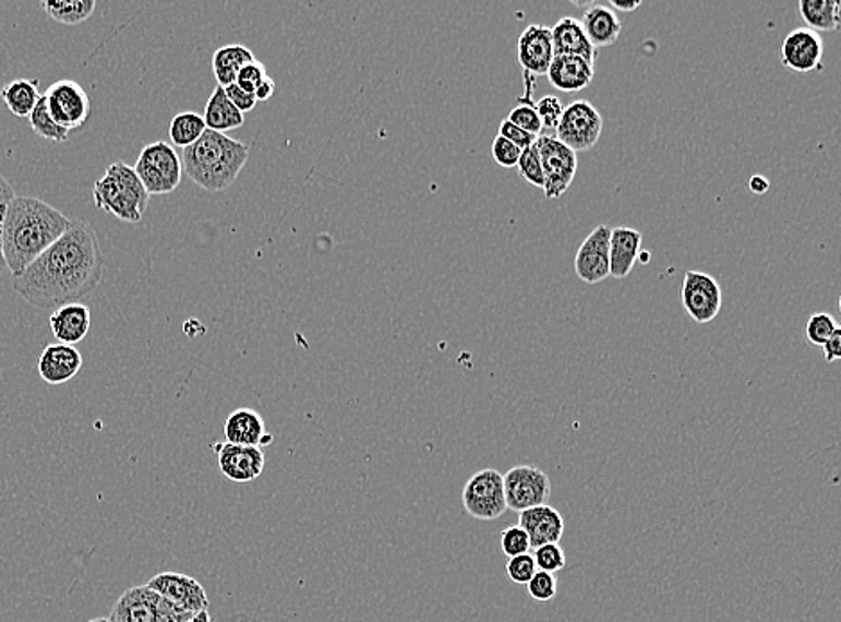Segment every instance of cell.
<instances>
[{
    "label": "cell",
    "mask_w": 841,
    "mask_h": 622,
    "mask_svg": "<svg viewBox=\"0 0 841 622\" xmlns=\"http://www.w3.org/2000/svg\"><path fill=\"white\" fill-rule=\"evenodd\" d=\"M501 549L508 558L519 557V554H526L531 549L529 543L528 533L517 524V526H509L501 533Z\"/></svg>",
    "instance_id": "cell-38"
},
{
    "label": "cell",
    "mask_w": 841,
    "mask_h": 622,
    "mask_svg": "<svg viewBox=\"0 0 841 622\" xmlns=\"http://www.w3.org/2000/svg\"><path fill=\"white\" fill-rule=\"evenodd\" d=\"M207 131V125L203 121V116L196 111H183L172 117L169 124V136H171L172 147L192 146L194 142L200 141V136Z\"/></svg>",
    "instance_id": "cell-31"
},
{
    "label": "cell",
    "mask_w": 841,
    "mask_h": 622,
    "mask_svg": "<svg viewBox=\"0 0 841 622\" xmlns=\"http://www.w3.org/2000/svg\"><path fill=\"white\" fill-rule=\"evenodd\" d=\"M257 60L252 50L242 44H230V46L219 47L212 56V71L216 77L217 86L233 85L237 74L241 72L242 67Z\"/></svg>",
    "instance_id": "cell-26"
},
{
    "label": "cell",
    "mask_w": 841,
    "mask_h": 622,
    "mask_svg": "<svg viewBox=\"0 0 841 622\" xmlns=\"http://www.w3.org/2000/svg\"><path fill=\"white\" fill-rule=\"evenodd\" d=\"M517 58L525 71V77L548 74L554 58L551 27L539 24L528 25L517 41Z\"/></svg>",
    "instance_id": "cell-16"
},
{
    "label": "cell",
    "mask_w": 841,
    "mask_h": 622,
    "mask_svg": "<svg viewBox=\"0 0 841 622\" xmlns=\"http://www.w3.org/2000/svg\"><path fill=\"white\" fill-rule=\"evenodd\" d=\"M250 146L232 136L207 130L200 141L182 149L183 175L208 192L227 191L248 164Z\"/></svg>",
    "instance_id": "cell-3"
},
{
    "label": "cell",
    "mask_w": 841,
    "mask_h": 622,
    "mask_svg": "<svg viewBox=\"0 0 841 622\" xmlns=\"http://www.w3.org/2000/svg\"><path fill=\"white\" fill-rule=\"evenodd\" d=\"M798 13L806 22L807 29L838 31L841 25L840 0H801Z\"/></svg>",
    "instance_id": "cell-28"
},
{
    "label": "cell",
    "mask_w": 841,
    "mask_h": 622,
    "mask_svg": "<svg viewBox=\"0 0 841 622\" xmlns=\"http://www.w3.org/2000/svg\"><path fill=\"white\" fill-rule=\"evenodd\" d=\"M41 10L51 16L52 21L65 25H77L88 21L96 11V0H71V2H41Z\"/></svg>",
    "instance_id": "cell-30"
},
{
    "label": "cell",
    "mask_w": 841,
    "mask_h": 622,
    "mask_svg": "<svg viewBox=\"0 0 841 622\" xmlns=\"http://www.w3.org/2000/svg\"><path fill=\"white\" fill-rule=\"evenodd\" d=\"M189 622H214V619H212L208 610H202V612L194 613Z\"/></svg>",
    "instance_id": "cell-51"
},
{
    "label": "cell",
    "mask_w": 841,
    "mask_h": 622,
    "mask_svg": "<svg viewBox=\"0 0 841 622\" xmlns=\"http://www.w3.org/2000/svg\"><path fill=\"white\" fill-rule=\"evenodd\" d=\"M71 225L72 219L46 201L31 196L13 198L5 208L0 234L5 270H10L13 276L21 275Z\"/></svg>",
    "instance_id": "cell-2"
},
{
    "label": "cell",
    "mask_w": 841,
    "mask_h": 622,
    "mask_svg": "<svg viewBox=\"0 0 841 622\" xmlns=\"http://www.w3.org/2000/svg\"><path fill=\"white\" fill-rule=\"evenodd\" d=\"M225 438L228 443L244 445V447H261V445L264 447L273 440V436L266 432V423L261 412L248 407H241L228 415Z\"/></svg>",
    "instance_id": "cell-21"
},
{
    "label": "cell",
    "mask_w": 841,
    "mask_h": 622,
    "mask_svg": "<svg viewBox=\"0 0 841 622\" xmlns=\"http://www.w3.org/2000/svg\"><path fill=\"white\" fill-rule=\"evenodd\" d=\"M640 259H642V264H646V262L650 261V253H648V251H645V253H639L637 261H640Z\"/></svg>",
    "instance_id": "cell-52"
},
{
    "label": "cell",
    "mask_w": 841,
    "mask_h": 622,
    "mask_svg": "<svg viewBox=\"0 0 841 622\" xmlns=\"http://www.w3.org/2000/svg\"><path fill=\"white\" fill-rule=\"evenodd\" d=\"M15 198L13 187L10 181L5 180L4 176L0 175V234H2V222H4L5 208L8 203ZM5 272L4 256H2V242H0V275Z\"/></svg>",
    "instance_id": "cell-46"
},
{
    "label": "cell",
    "mask_w": 841,
    "mask_h": 622,
    "mask_svg": "<svg viewBox=\"0 0 841 622\" xmlns=\"http://www.w3.org/2000/svg\"><path fill=\"white\" fill-rule=\"evenodd\" d=\"M520 151L522 149L514 146L512 142L506 141V139H503V136L500 135L495 136L494 142H492V156H494L495 164L504 167V169L517 167V162H519L520 158Z\"/></svg>",
    "instance_id": "cell-42"
},
{
    "label": "cell",
    "mask_w": 841,
    "mask_h": 622,
    "mask_svg": "<svg viewBox=\"0 0 841 622\" xmlns=\"http://www.w3.org/2000/svg\"><path fill=\"white\" fill-rule=\"evenodd\" d=\"M506 507L520 513L529 507L542 506L551 498V479L544 470L529 465L509 468L504 474Z\"/></svg>",
    "instance_id": "cell-10"
},
{
    "label": "cell",
    "mask_w": 841,
    "mask_h": 622,
    "mask_svg": "<svg viewBox=\"0 0 841 622\" xmlns=\"http://www.w3.org/2000/svg\"><path fill=\"white\" fill-rule=\"evenodd\" d=\"M545 75L556 91L573 94L590 86L594 81L596 65L578 56H554Z\"/></svg>",
    "instance_id": "cell-20"
},
{
    "label": "cell",
    "mask_w": 841,
    "mask_h": 622,
    "mask_svg": "<svg viewBox=\"0 0 841 622\" xmlns=\"http://www.w3.org/2000/svg\"><path fill=\"white\" fill-rule=\"evenodd\" d=\"M194 613L183 612L171 602L160 598L157 610V621L155 622H189Z\"/></svg>",
    "instance_id": "cell-45"
},
{
    "label": "cell",
    "mask_w": 841,
    "mask_h": 622,
    "mask_svg": "<svg viewBox=\"0 0 841 622\" xmlns=\"http://www.w3.org/2000/svg\"><path fill=\"white\" fill-rule=\"evenodd\" d=\"M160 596L146 585L128 588L111 608V622H155L157 621Z\"/></svg>",
    "instance_id": "cell-22"
},
{
    "label": "cell",
    "mask_w": 841,
    "mask_h": 622,
    "mask_svg": "<svg viewBox=\"0 0 841 622\" xmlns=\"http://www.w3.org/2000/svg\"><path fill=\"white\" fill-rule=\"evenodd\" d=\"M500 136L512 142V144L519 147V149H526V147L533 146L534 141H537V136L529 135V133L520 130V128L512 124V122L506 121V119L500 124Z\"/></svg>",
    "instance_id": "cell-43"
},
{
    "label": "cell",
    "mask_w": 841,
    "mask_h": 622,
    "mask_svg": "<svg viewBox=\"0 0 841 622\" xmlns=\"http://www.w3.org/2000/svg\"><path fill=\"white\" fill-rule=\"evenodd\" d=\"M133 171L149 196L171 194L182 183V158L172 144L153 142L141 151Z\"/></svg>",
    "instance_id": "cell-5"
},
{
    "label": "cell",
    "mask_w": 841,
    "mask_h": 622,
    "mask_svg": "<svg viewBox=\"0 0 841 622\" xmlns=\"http://www.w3.org/2000/svg\"><path fill=\"white\" fill-rule=\"evenodd\" d=\"M837 331H840L837 318L831 316L829 312H815V314H812L809 320H807V342L815 345V347H824V345L834 336V332Z\"/></svg>",
    "instance_id": "cell-33"
},
{
    "label": "cell",
    "mask_w": 841,
    "mask_h": 622,
    "mask_svg": "<svg viewBox=\"0 0 841 622\" xmlns=\"http://www.w3.org/2000/svg\"><path fill=\"white\" fill-rule=\"evenodd\" d=\"M146 587L183 612L197 613L202 610H208V596L205 593V587L187 574H157L147 582Z\"/></svg>",
    "instance_id": "cell-12"
},
{
    "label": "cell",
    "mask_w": 841,
    "mask_h": 622,
    "mask_svg": "<svg viewBox=\"0 0 841 622\" xmlns=\"http://www.w3.org/2000/svg\"><path fill=\"white\" fill-rule=\"evenodd\" d=\"M225 94H227L228 100L236 106L237 110L241 111L242 116L248 113V111H252L253 108L257 106L255 96L250 94V92L242 91L241 86H237L236 83L227 86V88H225Z\"/></svg>",
    "instance_id": "cell-44"
},
{
    "label": "cell",
    "mask_w": 841,
    "mask_h": 622,
    "mask_svg": "<svg viewBox=\"0 0 841 622\" xmlns=\"http://www.w3.org/2000/svg\"><path fill=\"white\" fill-rule=\"evenodd\" d=\"M544 171L545 200H558L569 191L578 171V155L554 135H539L534 141Z\"/></svg>",
    "instance_id": "cell-6"
},
{
    "label": "cell",
    "mask_w": 841,
    "mask_h": 622,
    "mask_svg": "<svg viewBox=\"0 0 841 622\" xmlns=\"http://www.w3.org/2000/svg\"><path fill=\"white\" fill-rule=\"evenodd\" d=\"M519 526L528 533L529 543L533 549L548 543H558L565 531L564 517L550 504L520 512Z\"/></svg>",
    "instance_id": "cell-18"
},
{
    "label": "cell",
    "mask_w": 841,
    "mask_h": 622,
    "mask_svg": "<svg viewBox=\"0 0 841 622\" xmlns=\"http://www.w3.org/2000/svg\"><path fill=\"white\" fill-rule=\"evenodd\" d=\"M748 189L757 196H762V194L770 191V180L761 175L752 176L750 180H748Z\"/></svg>",
    "instance_id": "cell-49"
},
{
    "label": "cell",
    "mask_w": 841,
    "mask_h": 622,
    "mask_svg": "<svg viewBox=\"0 0 841 622\" xmlns=\"http://www.w3.org/2000/svg\"><path fill=\"white\" fill-rule=\"evenodd\" d=\"M94 203L124 223H141L149 205V194L127 162H113L94 186Z\"/></svg>",
    "instance_id": "cell-4"
},
{
    "label": "cell",
    "mask_w": 841,
    "mask_h": 622,
    "mask_svg": "<svg viewBox=\"0 0 841 622\" xmlns=\"http://www.w3.org/2000/svg\"><path fill=\"white\" fill-rule=\"evenodd\" d=\"M526 588H528L529 598L534 599V601L550 602L558 594V579H556V574L537 571L534 576L529 579Z\"/></svg>",
    "instance_id": "cell-35"
},
{
    "label": "cell",
    "mask_w": 841,
    "mask_h": 622,
    "mask_svg": "<svg viewBox=\"0 0 841 622\" xmlns=\"http://www.w3.org/2000/svg\"><path fill=\"white\" fill-rule=\"evenodd\" d=\"M554 56H578L596 65L598 50L585 35L581 22L573 16H564L551 27Z\"/></svg>",
    "instance_id": "cell-24"
},
{
    "label": "cell",
    "mask_w": 841,
    "mask_h": 622,
    "mask_svg": "<svg viewBox=\"0 0 841 622\" xmlns=\"http://www.w3.org/2000/svg\"><path fill=\"white\" fill-rule=\"evenodd\" d=\"M579 22L596 50L600 47L614 46L623 31L620 16L614 10H610L609 5H592L589 10H585L584 19Z\"/></svg>",
    "instance_id": "cell-25"
},
{
    "label": "cell",
    "mask_w": 841,
    "mask_h": 622,
    "mask_svg": "<svg viewBox=\"0 0 841 622\" xmlns=\"http://www.w3.org/2000/svg\"><path fill=\"white\" fill-rule=\"evenodd\" d=\"M464 507L478 521H495L503 517L506 507L503 474L484 468L470 477L464 488Z\"/></svg>",
    "instance_id": "cell-8"
},
{
    "label": "cell",
    "mask_w": 841,
    "mask_h": 622,
    "mask_svg": "<svg viewBox=\"0 0 841 622\" xmlns=\"http://www.w3.org/2000/svg\"><path fill=\"white\" fill-rule=\"evenodd\" d=\"M517 169H519L520 178H525L528 183L542 189L544 191V171H542V164H540L539 151L537 147L529 146L526 149L520 151V158L517 162Z\"/></svg>",
    "instance_id": "cell-34"
},
{
    "label": "cell",
    "mask_w": 841,
    "mask_h": 622,
    "mask_svg": "<svg viewBox=\"0 0 841 622\" xmlns=\"http://www.w3.org/2000/svg\"><path fill=\"white\" fill-rule=\"evenodd\" d=\"M44 97L56 124L69 133L81 130L91 119V97L76 81H56L47 88Z\"/></svg>",
    "instance_id": "cell-9"
},
{
    "label": "cell",
    "mask_w": 841,
    "mask_h": 622,
    "mask_svg": "<svg viewBox=\"0 0 841 622\" xmlns=\"http://www.w3.org/2000/svg\"><path fill=\"white\" fill-rule=\"evenodd\" d=\"M266 77V65L261 63V61L255 60L252 61V63H248V65L242 67L241 72L237 74L236 85L241 86L242 91L250 92V94H255L259 85H261V83H263Z\"/></svg>",
    "instance_id": "cell-41"
},
{
    "label": "cell",
    "mask_w": 841,
    "mask_h": 622,
    "mask_svg": "<svg viewBox=\"0 0 841 622\" xmlns=\"http://www.w3.org/2000/svg\"><path fill=\"white\" fill-rule=\"evenodd\" d=\"M824 357L827 362L838 361L841 357V331L834 332V336L824 345Z\"/></svg>",
    "instance_id": "cell-47"
},
{
    "label": "cell",
    "mask_w": 841,
    "mask_h": 622,
    "mask_svg": "<svg viewBox=\"0 0 841 622\" xmlns=\"http://www.w3.org/2000/svg\"><path fill=\"white\" fill-rule=\"evenodd\" d=\"M83 368V356L76 347L51 343L41 350L38 359V373L41 381L51 386H60L72 381Z\"/></svg>",
    "instance_id": "cell-17"
},
{
    "label": "cell",
    "mask_w": 841,
    "mask_h": 622,
    "mask_svg": "<svg viewBox=\"0 0 841 622\" xmlns=\"http://www.w3.org/2000/svg\"><path fill=\"white\" fill-rule=\"evenodd\" d=\"M0 97L4 100L5 108L15 117H29L31 111L40 100V91H38V81L36 80H15L10 81L8 85L2 86Z\"/></svg>",
    "instance_id": "cell-29"
},
{
    "label": "cell",
    "mask_w": 841,
    "mask_h": 622,
    "mask_svg": "<svg viewBox=\"0 0 841 622\" xmlns=\"http://www.w3.org/2000/svg\"><path fill=\"white\" fill-rule=\"evenodd\" d=\"M27 119H29L33 131L41 139L56 142V144H63V142L69 141L71 133L56 124L51 113L47 110L46 97H40L38 105L35 106V110L31 111V116Z\"/></svg>",
    "instance_id": "cell-32"
},
{
    "label": "cell",
    "mask_w": 841,
    "mask_h": 622,
    "mask_svg": "<svg viewBox=\"0 0 841 622\" xmlns=\"http://www.w3.org/2000/svg\"><path fill=\"white\" fill-rule=\"evenodd\" d=\"M539 569L534 563L533 554H519V557L508 558L506 563V574L515 585H528L529 579L534 576Z\"/></svg>",
    "instance_id": "cell-39"
},
{
    "label": "cell",
    "mask_w": 841,
    "mask_h": 622,
    "mask_svg": "<svg viewBox=\"0 0 841 622\" xmlns=\"http://www.w3.org/2000/svg\"><path fill=\"white\" fill-rule=\"evenodd\" d=\"M203 121L207 130L227 135V131L239 130L244 124V116L228 100L225 88L216 86V91L208 97Z\"/></svg>",
    "instance_id": "cell-27"
},
{
    "label": "cell",
    "mask_w": 841,
    "mask_h": 622,
    "mask_svg": "<svg viewBox=\"0 0 841 622\" xmlns=\"http://www.w3.org/2000/svg\"><path fill=\"white\" fill-rule=\"evenodd\" d=\"M682 307L695 323L714 322L721 311L723 292L720 282L704 272H687L682 280Z\"/></svg>",
    "instance_id": "cell-11"
},
{
    "label": "cell",
    "mask_w": 841,
    "mask_h": 622,
    "mask_svg": "<svg viewBox=\"0 0 841 622\" xmlns=\"http://www.w3.org/2000/svg\"><path fill=\"white\" fill-rule=\"evenodd\" d=\"M103 275L105 253L96 230L76 219L49 250L13 276V289L31 306L58 309L96 291Z\"/></svg>",
    "instance_id": "cell-1"
},
{
    "label": "cell",
    "mask_w": 841,
    "mask_h": 622,
    "mask_svg": "<svg viewBox=\"0 0 841 622\" xmlns=\"http://www.w3.org/2000/svg\"><path fill=\"white\" fill-rule=\"evenodd\" d=\"M603 133V117L589 100H573L565 106L554 136L562 144L578 153L590 151L600 142Z\"/></svg>",
    "instance_id": "cell-7"
},
{
    "label": "cell",
    "mask_w": 841,
    "mask_h": 622,
    "mask_svg": "<svg viewBox=\"0 0 841 622\" xmlns=\"http://www.w3.org/2000/svg\"><path fill=\"white\" fill-rule=\"evenodd\" d=\"M610 10L621 11V13H632V11L639 10L640 2H620V0H610Z\"/></svg>",
    "instance_id": "cell-50"
},
{
    "label": "cell",
    "mask_w": 841,
    "mask_h": 622,
    "mask_svg": "<svg viewBox=\"0 0 841 622\" xmlns=\"http://www.w3.org/2000/svg\"><path fill=\"white\" fill-rule=\"evenodd\" d=\"M534 563L537 569L542 573L556 574L558 571L565 567L567 558H565L564 549L560 548L558 543H548V546H540L534 549Z\"/></svg>",
    "instance_id": "cell-36"
},
{
    "label": "cell",
    "mask_w": 841,
    "mask_h": 622,
    "mask_svg": "<svg viewBox=\"0 0 841 622\" xmlns=\"http://www.w3.org/2000/svg\"><path fill=\"white\" fill-rule=\"evenodd\" d=\"M610 231L606 225L596 226L579 244L575 256V272L579 280L594 286L610 276Z\"/></svg>",
    "instance_id": "cell-13"
},
{
    "label": "cell",
    "mask_w": 841,
    "mask_h": 622,
    "mask_svg": "<svg viewBox=\"0 0 841 622\" xmlns=\"http://www.w3.org/2000/svg\"><path fill=\"white\" fill-rule=\"evenodd\" d=\"M642 244V234L635 228L617 226L610 231V276L623 280L634 270Z\"/></svg>",
    "instance_id": "cell-23"
},
{
    "label": "cell",
    "mask_w": 841,
    "mask_h": 622,
    "mask_svg": "<svg viewBox=\"0 0 841 622\" xmlns=\"http://www.w3.org/2000/svg\"><path fill=\"white\" fill-rule=\"evenodd\" d=\"M217 468L228 481L252 482L261 477L266 457L261 447H244L233 443H216Z\"/></svg>",
    "instance_id": "cell-15"
},
{
    "label": "cell",
    "mask_w": 841,
    "mask_h": 622,
    "mask_svg": "<svg viewBox=\"0 0 841 622\" xmlns=\"http://www.w3.org/2000/svg\"><path fill=\"white\" fill-rule=\"evenodd\" d=\"M88 622H111V621L108 618H97V619H92V621H88Z\"/></svg>",
    "instance_id": "cell-53"
},
{
    "label": "cell",
    "mask_w": 841,
    "mask_h": 622,
    "mask_svg": "<svg viewBox=\"0 0 841 622\" xmlns=\"http://www.w3.org/2000/svg\"><path fill=\"white\" fill-rule=\"evenodd\" d=\"M506 121L517 125L520 130L526 131L529 135L539 136L542 135V122H540L539 113L534 110V105H519L515 106L514 110H509Z\"/></svg>",
    "instance_id": "cell-37"
},
{
    "label": "cell",
    "mask_w": 841,
    "mask_h": 622,
    "mask_svg": "<svg viewBox=\"0 0 841 622\" xmlns=\"http://www.w3.org/2000/svg\"><path fill=\"white\" fill-rule=\"evenodd\" d=\"M534 110L539 113V119L544 130H556V125H558L560 119H562V113H564V105L560 103L558 97L544 96L542 99L537 100Z\"/></svg>",
    "instance_id": "cell-40"
},
{
    "label": "cell",
    "mask_w": 841,
    "mask_h": 622,
    "mask_svg": "<svg viewBox=\"0 0 841 622\" xmlns=\"http://www.w3.org/2000/svg\"><path fill=\"white\" fill-rule=\"evenodd\" d=\"M51 331L56 342L61 345H77L83 342L92 325V312L85 303H67L58 307L51 314Z\"/></svg>",
    "instance_id": "cell-19"
},
{
    "label": "cell",
    "mask_w": 841,
    "mask_h": 622,
    "mask_svg": "<svg viewBox=\"0 0 841 622\" xmlns=\"http://www.w3.org/2000/svg\"><path fill=\"white\" fill-rule=\"evenodd\" d=\"M824 40L815 31L798 27L782 40L781 63L798 74L820 72L824 69Z\"/></svg>",
    "instance_id": "cell-14"
},
{
    "label": "cell",
    "mask_w": 841,
    "mask_h": 622,
    "mask_svg": "<svg viewBox=\"0 0 841 622\" xmlns=\"http://www.w3.org/2000/svg\"><path fill=\"white\" fill-rule=\"evenodd\" d=\"M275 92H277V83H275V80H273V77H269V75H267L266 80H264L263 83L259 85V88L257 91H255V94H253V96H255V99H257V103H259V100L272 99V97L275 96Z\"/></svg>",
    "instance_id": "cell-48"
}]
</instances>
